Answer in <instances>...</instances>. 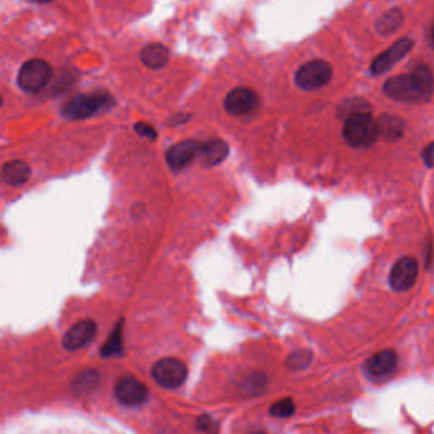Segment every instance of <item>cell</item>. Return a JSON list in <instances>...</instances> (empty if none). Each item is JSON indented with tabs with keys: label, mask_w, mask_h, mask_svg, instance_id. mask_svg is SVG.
<instances>
[{
	"label": "cell",
	"mask_w": 434,
	"mask_h": 434,
	"mask_svg": "<svg viewBox=\"0 0 434 434\" xmlns=\"http://www.w3.org/2000/svg\"><path fill=\"white\" fill-rule=\"evenodd\" d=\"M397 362L399 358L394 350H382L368 358L366 362V370L370 377L382 378L395 370Z\"/></svg>",
	"instance_id": "obj_13"
},
{
	"label": "cell",
	"mask_w": 434,
	"mask_h": 434,
	"mask_svg": "<svg viewBox=\"0 0 434 434\" xmlns=\"http://www.w3.org/2000/svg\"><path fill=\"white\" fill-rule=\"evenodd\" d=\"M413 46H414V42L410 39L396 41L394 45L373 60V63L370 65L372 74L378 76V74H382L385 71H389L392 65H395L397 61H400L402 58L408 55Z\"/></svg>",
	"instance_id": "obj_12"
},
{
	"label": "cell",
	"mask_w": 434,
	"mask_h": 434,
	"mask_svg": "<svg viewBox=\"0 0 434 434\" xmlns=\"http://www.w3.org/2000/svg\"><path fill=\"white\" fill-rule=\"evenodd\" d=\"M434 91L433 73L427 65H419L408 74L389 79L383 87L387 97L400 102H426Z\"/></svg>",
	"instance_id": "obj_1"
},
{
	"label": "cell",
	"mask_w": 434,
	"mask_h": 434,
	"mask_svg": "<svg viewBox=\"0 0 434 434\" xmlns=\"http://www.w3.org/2000/svg\"><path fill=\"white\" fill-rule=\"evenodd\" d=\"M423 159L428 167H434V142L426 147V150L423 152Z\"/></svg>",
	"instance_id": "obj_25"
},
{
	"label": "cell",
	"mask_w": 434,
	"mask_h": 434,
	"mask_svg": "<svg viewBox=\"0 0 434 434\" xmlns=\"http://www.w3.org/2000/svg\"><path fill=\"white\" fill-rule=\"evenodd\" d=\"M199 150H200L199 143L193 139H188L172 145L166 153V161L169 169L175 172L186 169L193 163L195 157L199 156Z\"/></svg>",
	"instance_id": "obj_11"
},
{
	"label": "cell",
	"mask_w": 434,
	"mask_h": 434,
	"mask_svg": "<svg viewBox=\"0 0 434 434\" xmlns=\"http://www.w3.org/2000/svg\"><path fill=\"white\" fill-rule=\"evenodd\" d=\"M31 176V169L26 162L14 159L6 163L1 169V179L11 186L25 185Z\"/></svg>",
	"instance_id": "obj_15"
},
{
	"label": "cell",
	"mask_w": 434,
	"mask_h": 434,
	"mask_svg": "<svg viewBox=\"0 0 434 434\" xmlns=\"http://www.w3.org/2000/svg\"><path fill=\"white\" fill-rule=\"evenodd\" d=\"M429 45L434 49V25L430 28V31H429Z\"/></svg>",
	"instance_id": "obj_27"
},
{
	"label": "cell",
	"mask_w": 434,
	"mask_h": 434,
	"mask_svg": "<svg viewBox=\"0 0 434 434\" xmlns=\"http://www.w3.org/2000/svg\"><path fill=\"white\" fill-rule=\"evenodd\" d=\"M190 117L191 116H190V115H186V114H180V115H177V116L172 117V123H174V125H177V123H186Z\"/></svg>",
	"instance_id": "obj_26"
},
{
	"label": "cell",
	"mask_w": 434,
	"mask_h": 434,
	"mask_svg": "<svg viewBox=\"0 0 434 434\" xmlns=\"http://www.w3.org/2000/svg\"><path fill=\"white\" fill-rule=\"evenodd\" d=\"M377 123L380 135L385 136L389 140H396L404 134V123L400 117L385 115Z\"/></svg>",
	"instance_id": "obj_18"
},
{
	"label": "cell",
	"mask_w": 434,
	"mask_h": 434,
	"mask_svg": "<svg viewBox=\"0 0 434 434\" xmlns=\"http://www.w3.org/2000/svg\"><path fill=\"white\" fill-rule=\"evenodd\" d=\"M418 272L419 265L416 260L410 256L402 258L391 269L390 284L396 292H406L415 284Z\"/></svg>",
	"instance_id": "obj_9"
},
{
	"label": "cell",
	"mask_w": 434,
	"mask_h": 434,
	"mask_svg": "<svg viewBox=\"0 0 434 434\" xmlns=\"http://www.w3.org/2000/svg\"><path fill=\"white\" fill-rule=\"evenodd\" d=\"M229 155V147L227 143L218 138L209 139L201 144L199 150V158L204 167H214L221 164Z\"/></svg>",
	"instance_id": "obj_14"
},
{
	"label": "cell",
	"mask_w": 434,
	"mask_h": 434,
	"mask_svg": "<svg viewBox=\"0 0 434 434\" xmlns=\"http://www.w3.org/2000/svg\"><path fill=\"white\" fill-rule=\"evenodd\" d=\"M143 64L150 69H162L169 60V50L161 44H150L145 46L140 52Z\"/></svg>",
	"instance_id": "obj_16"
},
{
	"label": "cell",
	"mask_w": 434,
	"mask_h": 434,
	"mask_svg": "<svg viewBox=\"0 0 434 434\" xmlns=\"http://www.w3.org/2000/svg\"><path fill=\"white\" fill-rule=\"evenodd\" d=\"M52 69L50 64L41 59H31L20 66L17 83L22 91L36 93L42 91L52 79Z\"/></svg>",
	"instance_id": "obj_4"
},
{
	"label": "cell",
	"mask_w": 434,
	"mask_h": 434,
	"mask_svg": "<svg viewBox=\"0 0 434 434\" xmlns=\"http://www.w3.org/2000/svg\"><path fill=\"white\" fill-rule=\"evenodd\" d=\"M112 98L104 92H93L79 95L69 100L63 107V116L69 120H83L96 115L110 106Z\"/></svg>",
	"instance_id": "obj_3"
},
{
	"label": "cell",
	"mask_w": 434,
	"mask_h": 434,
	"mask_svg": "<svg viewBox=\"0 0 434 434\" xmlns=\"http://www.w3.org/2000/svg\"><path fill=\"white\" fill-rule=\"evenodd\" d=\"M402 20H404V16L399 9L389 11L387 13L383 14L377 22V31L381 35H391L400 28Z\"/></svg>",
	"instance_id": "obj_19"
},
{
	"label": "cell",
	"mask_w": 434,
	"mask_h": 434,
	"mask_svg": "<svg viewBox=\"0 0 434 434\" xmlns=\"http://www.w3.org/2000/svg\"><path fill=\"white\" fill-rule=\"evenodd\" d=\"M98 375L96 370H85L79 375L78 378L74 382V390L78 394L90 392L97 386Z\"/></svg>",
	"instance_id": "obj_20"
},
{
	"label": "cell",
	"mask_w": 434,
	"mask_h": 434,
	"mask_svg": "<svg viewBox=\"0 0 434 434\" xmlns=\"http://www.w3.org/2000/svg\"><path fill=\"white\" fill-rule=\"evenodd\" d=\"M332 77L330 65L324 60H312L302 65L296 73V85L305 91H315L327 85Z\"/></svg>",
	"instance_id": "obj_6"
},
{
	"label": "cell",
	"mask_w": 434,
	"mask_h": 434,
	"mask_svg": "<svg viewBox=\"0 0 434 434\" xmlns=\"http://www.w3.org/2000/svg\"><path fill=\"white\" fill-rule=\"evenodd\" d=\"M311 351H308V350H297V351H293L292 354L288 356L287 366H288L289 370H303L308 364L311 363Z\"/></svg>",
	"instance_id": "obj_21"
},
{
	"label": "cell",
	"mask_w": 434,
	"mask_h": 434,
	"mask_svg": "<svg viewBox=\"0 0 434 434\" xmlns=\"http://www.w3.org/2000/svg\"><path fill=\"white\" fill-rule=\"evenodd\" d=\"M344 139L354 148H368L376 143L380 136L378 123L368 112L349 116L343 129Z\"/></svg>",
	"instance_id": "obj_2"
},
{
	"label": "cell",
	"mask_w": 434,
	"mask_h": 434,
	"mask_svg": "<svg viewBox=\"0 0 434 434\" xmlns=\"http://www.w3.org/2000/svg\"><path fill=\"white\" fill-rule=\"evenodd\" d=\"M196 429L199 432H214L217 430V424L210 415H201L196 421Z\"/></svg>",
	"instance_id": "obj_24"
},
{
	"label": "cell",
	"mask_w": 434,
	"mask_h": 434,
	"mask_svg": "<svg viewBox=\"0 0 434 434\" xmlns=\"http://www.w3.org/2000/svg\"><path fill=\"white\" fill-rule=\"evenodd\" d=\"M114 394L121 405L134 408L148 400L150 390L135 377L123 376L115 383Z\"/></svg>",
	"instance_id": "obj_7"
},
{
	"label": "cell",
	"mask_w": 434,
	"mask_h": 434,
	"mask_svg": "<svg viewBox=\"0 0 434 434\" xmlns=\"http://www.w3.org/2000/svg\"><path fill=\"white\" fill-rule=\"evenodd\" d=\"M294 411H296V404L291 397H285V399L274 402L270 408V415L275 418H282V419L292 416Z\"/></svg>",
	"instance_id": "obj_22"
},
{
	"label": "cell",
	"mask_w": 434,
	"mask_h": 434,
	"mask_svg": "<svg viewBox=\"0 0 434 434\" xmlns=\"http://www.w3.org/2000/svg\"><path fill=\"white\" fill-rule=\"evenodd\" d=\"M134 129L139 135L147 138L150 142H155L157 139V130L148 123H138Z\"/></svg>",
	"instance_id": "obj_23"
},
{
	"label": "cell",
	"mask_w": 434,
	"mask_h": 434,
	"mask_svg": "<svg viewBox=\"0 0 434 434\" xmlns=\"http://www.w3.org/2000/svg\"><path fill=\"white\" fill-rule=\"evenodd\" d=\"M33 3H41V4H45V3H50L52 0H31Z\"/></svg>",
	"instance_id": "obj_28"
},
{
	"label": "cell",
	"mask_w": 434,
	"mask_h": 434,
	"mask_svg": "<svg viewBox=\"0 0 434 434\" xmlns=\"http://www.w3.org/2000/svg\"><path fill=\"white\" fill-rule=\"evenodd\" d=\"M259 104V95L248 87L234 88L224 100V107L232 116H246L256 110Z\"/></svg>",
	"instance_id": "obj_8"
},
{
	"label": "cell",
	"mask_w": 434,
	"mask_h": 434,
	"mask_svg": "<svg viewBox=\"0 0 434 434\" xmlns=\"http://www.w3.org/2000/svg\"><path fill=\"white\" fill-rule=\"evenodd\" d=\"M188 376V366L177 358H163L152 368V377L164 389L175 390L186 382Z\"/></svg>",
	"instance_id": "obj_5"
},
{
	"label": "cell",
	"mask_w": 434,
	"mask_h": 434,
	"mask_svg": "<svg viewBox=\"0 0 434 434\" xmlns=\"http://www.w3.org/2000/svg\"><path fill=\"white\" fill-rule=\"evenodd\" d=\"M123 321H120L115 326V329L111 331L110 337H107L104 346L100 350L102 358H112V356H121L123 354Z\"/></svg>",
	"instance_id": "obj_17"
},
{
	"label": "cell",
	"mask_w": 434,
	"mask_h": 434,
	"mask_svg": "<svg viewBox=\"0 0 434 434\" xmlns=\"http://www.w3.org/2000/svg\"><path fill=\"white\" fill-rule=\"evenodd\" d=\"M97 334V324L91 320L85 318L73 325L63 337V346L68 351H76L82 349L91 343Z\"/></svg>",
	"instance_id": "obj_10"
}]
</instances>
